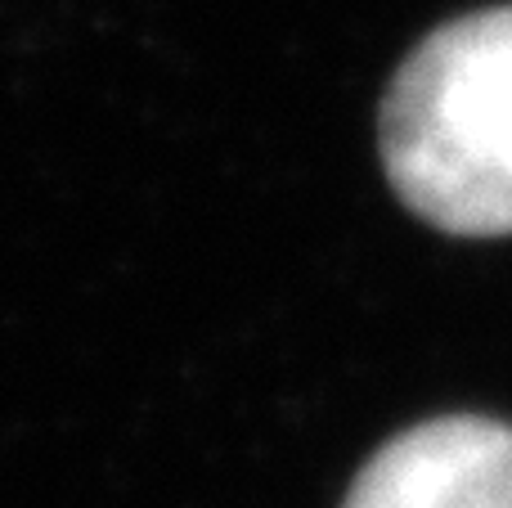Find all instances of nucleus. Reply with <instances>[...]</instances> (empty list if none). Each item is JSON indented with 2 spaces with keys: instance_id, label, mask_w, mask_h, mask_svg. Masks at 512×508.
Wrapping results in <instances>:
<instances>
[{
  "instance_id": "1",
  "label": "nucleus",
  "mask_w": 512,
  "mask_h": 508,
  "mask_svg": "<svg viewBox=\"0 0 512 508\" xmlns=\"http://www.w3.org/2000/svg\"><path fill=\"white\" fill-rule=\"evenodd\" d=\"M382 167L418 221L512 234V5L436 27L382 99Z\"/></svg>"
},
{
  "instance_id": "2",
  "label": "nucleus",
  "mask_w": 512,
  "mask_h": 508,
  "mask_svg": "<svg viewBox=\"0 0 512 508\" xmlns=\"http://www.w3.org/2000/svg\"><path fill=\"white\" fill-rule=\"evenodd\" d=\"M342 508H512V428L472 414L418 423L360 468Z\"/></svg>"
}]
</instances>
